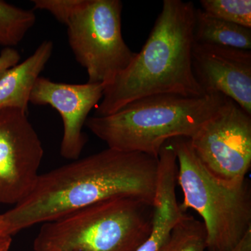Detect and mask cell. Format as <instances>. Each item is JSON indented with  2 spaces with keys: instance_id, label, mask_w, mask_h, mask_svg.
<instances>
[{
  "instance_id": "cell-3",
  "label": "cell",
  "mask_w": 251,
  "mask_h": 251,
  "mask_svg": "<svg viewBox=\"0 0 251 251\" xmlns=\"http://www.w3.org/2000/svg\"><path fill=\"white\" fill-rule=\"evenodd\" d=\"M226 99L216 93L195 97L151 96L127 104L111 115L88 117L85 126L108 148L158 158L167 142L180 137L191 139L197 134Z\"/></svg>"
},
{
  "instance_id": "cell-5",
  "label": "cell",
  "mask_w": 251,
  "mask_h": 251,
  "mask_svg": "<svg viewBox=\"0 0 251 251\" xmlns=\"http://www.w3.org/2000/svg\"><path fill=\"white\" fill-rule=\"evenodd\" d=\"M177 161V183L184 193L181 210L202 218L208 251H230L251 227V186L246 179L232 186L216 179L196 156L190 138L171 140Z\"/></svg>"
},
{
  "instance_id": "cell-15",
  "label": "cell",
  "mask_w": 251,
  "mask_h": 251,
  "mask_svg": "<svg viewBox=\"0 0 251 251\" xmlns=\"http://www.w3.org/2000/svg\"><path fill=\"white\" fill-rule=\"evenodd\" d=\"M206 234L204 224L188 214H183L157 251H204Z\"/></svg>"
},
{
  "instance_id": "cell-6",
  "label": "cell",
  "mask_w": 251,
  "mask_h": 251,
  "mask_svg": "<svg viewBox=\"0 0 251 251\" xmlns=\"http://www.w3.org/2000/svg\"><path fill=\"white\" fill-rule=\"evenodd\" d=\"M120 0H80L65 25L75 59L85 68L90 83L105 87L128 67L136 52L122 32Z\"/></svg>"
},
{
  "instance_id": "cell-21",
  "label": "cell",
  "mask_w": 251,
  "mask_h": 251,
  "mask_svg": "<svg viewBox=\"0 0 251 251\" xmlns=\"http://www.w3.org/2000/svg\"><path fill=\"white\" fill-rule=\"evenodd\" d=\"M0 235H9L7 233V226L3 214H0Z\"/></svg>"
},
{
  "instance_id": "cell-13",
  "label": "cell",
  "mask_w": 251,
  "mask_h": 251,
  "mask_svg": "<svg viewBox=\"0 0 251 251\" xmlns=\"http://www.w3.org/2000/svg\"><path fill=\"white\" fill-rule=\"evenodd\" d=\"M153 228L150 237L135 251H157L184 214L176 195L171 191L157 193L153 204Z\"/></svg>"
},
{
  "instance_id": "cell-12",
  "label": "cell",
  "mask_w": 251,
  "mask_h": 251,
  "mask_svg": "<svg viewBox=\"0 0 251 251\" xmlns=\"http://www.w3.org/2000/svg\"><path fill=\"white\" fill-rule=\"evenodd\" d=\"M193 40L199 44L251 50V29L214 17L202 9H196Z\"/></svg>"
},
{
  "instance_id": "cell-7",
  "label": "cell",
  "mask_w": 251,
  "mask_h": 251,
  "mask_svg": "<svg viewBox=\"0 0 251 251\" xmlns=\"http://www.w3.org/2000/svg\"><path fill=\"white\" fill-rule=\"evenodd\" d=\"M191 143L200 161L214 177L232 186L242 184L251 167V115L226 97Z\"/></svg>"
},
{
  "instance_id": "cell-4",
  "label": "cell",
  "mask_w": 251,
  "mask_h": 251,
  "mask_svg": "<svg viewBox=\"0 0 251 251\" xmlns=\"http://www.w3.org/2000/svg\"><path fill=\"white\" fill-rule=\"evenodd\" d=\"M153 205L116 197L44 223L34 251H135L153 228Z\"/></svg>"
},
{
  "instance_id": "cell-16",
  "label": "cell",
  "mask_w": 251,
  "mask_h": 251,
  "mask_svg": "<svg viewBox=\"0 0 251 251\" xmlns=\"http://www.w3.org/2000/svg\"><path fill=\"white\" fill-rule=\"evenodd\" d=\"M200 2L206 14L251 29V0H202Z\"/></svg>"
},
{
  "instance_id": "cell-9",
  "label": "cell",
  "mask_w": 251,
  "mask_h": 251,
  "mask_svg": "<svg viewBox=\"0 0 251 251\" xmlns=\"http://www.w3.org/2000/svg\"><path fill=\"white\" fill-rule=\"evenodd\" d=\"M105 84H68L54 82L44 77L36 81L29 103L50 105L62 117L63 135L60 153L69 160L80 158L87 142L82 128L91 110L103 98Z\"/></svg>"
},
{
  "instance_id": "cell-17",
  "label": "cell",
  "mask_w": 251,
  "mask_h": 251,
  "mask_svg": "<svg viewBox=\"0 0 251 251\" xmlns=\"http://www.w3.org/2000/svg\"><path fill=\"white\" fill-rule=\"evenodd\" d=\"M34 9L49 11L57 21L66 25L80 0H33Z\"/></svg>"
},
{
  "instance_id": "cell-1",
  "label": "cell",
  "mask_w": 251,
  "mask_h": 251,
  "mask_svg": "<svg viewBox=\"0 0 251 251\" xmlns=\"http://www.w3.org/2000/svg\"><path fill=\"white\" fill-rule=\"evenodd\" d=\"M158 158L107 148L39 175L22 202L4 213L12 237L34 225L112 198L132 197L153 205Z\"/></svg>"
},
{
  "instance_id": "cell-19",
  "label": "cell",
  "mask_w": 251,
  "mask_h": 251,
  "mask_svg": "<svg viewBox=\"0 0 251 251\" xmlns=\"http://www.w3.org/2000/svg\"><path fill=\"white\" fill-rule=\"evenodd\" d=\"M230 251H251V227Z\"/></svg>"
},
{
  "instance_id": "cell-11",
  "label": "cell",
  "mask_w": 251,
  "mask_h": 251,
  "mask_svg": "<svg viewBox=\"0 0 251 251\" xmlns=\"http://www.w3.org/2000/svg\"><path fill=\"white\" fill-rule=\"evenodd\" d=\"M53 42L46 40L23 62L18 63L0 77V110L18 108L28 113L31 91L52 52Z\"/></svg>"
},
{
  "instance_id": "cell-8",
  "label": "cell",
  "mask_w": 251,
  "mask_h": 251,
  "mask_svg": "<svg viewBox=\"0 0 251 251\" xmlns=\"http://www.w3.org/2000/svg\"><path fill=\"white\" fill-rule=\"evenodd\" d=\"M27 114L18 108L0 110V204L22 202L40 175L44 148Z\"/></svg>"
},
{
  "instance_id": "cell-18",
  "label": "cell",
  "mask_w": 251,
  "mask_h": 251,
  "mask_svg": "<svg viewBox=\"0 0 251 251\" xmlns=\"http://www.w3.org/2000/svg\"><path fill=\"white\" fill-rule=\"evenodd\" d=\"M21 56L14 48H4L0 52V77L21 61Z\"/></svg>"
},
{
  "instance_id": "cell-20",
  "label": "cell",
  "mask_w": 251,
  "mask_h": 251,
  "mask_svg": "<svg viewBox=\"0 0 251 251\" xmlns=\"http://www.w3.org/2000/svg\"><path fill=\"white\" fill-rule=\"evenodd\" d=\"M12 244V237L9 235H0V251H9Z\"/></svg>"
},
{
  "instance_id": "cell-10",
  "label": "cell",
  "mask_w": 251,
  "mask_h": 251,
  "mask_svg": "<svg viewBox=\"0 0 251 251\" xmlns=\"http://www.w3.org/2000/svg\"><path fill=\"white\" fill-rule=\"evenodd\" d=\"M192 69L204 94H221L251 115V50L193 43Z\"/></svg>"
},
{
  "instance_id": "cell-14",
  "label": "cell",
  "mask_w": 251,
  "mask_h": 251,
  "mask_svg": "<svg viewBox=\"0 0 251 251\" xmlns=\"http://www.w3.org/2000/svg\"><path fill=\"white\" fill-rule=\"evenodd\" d=\"M36 14L0 0V46L13 48L18 45L34 27Z\"/></svg>"
},
{
  "instance_id": "cell-2",
  "label": "cell",
  "mask_w": 251,
  "mask_h": 251,
  "mask_svg": "<svg viewBox=\"0 0 251 251\" xmlns=\"http://www.w3.org/2000/svg\"><path fill=\"white\" fill-rule=\"evenodd\" d=\"M194 4L164 0L160 14L141 50L104 90L95 116L115 113L127 104L161 94L201 97L191 54Z\"/></svg>"
}]
</instances>
